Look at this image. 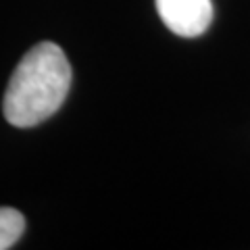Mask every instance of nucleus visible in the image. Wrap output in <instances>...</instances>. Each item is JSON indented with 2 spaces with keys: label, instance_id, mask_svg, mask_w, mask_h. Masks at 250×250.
<instances>
[{
  "label": "nucleus",
  "instance_id": "nucleus-1",
  "mask_svg": "<svg viewBox=\"0 0 250 250\" xmlns=\"http://www.w3.org/2000/svg\"><path fill=\"white\" fill-rule=\"evenodd\" d=\"M71 88V65L61 46L40 42L19 61L6 85L2 113L15 127H34L65 103Z\"/></svg>",
  "mask_w": 250,
  "mask_h": 250
},
{
  "label": "nucleus",
  "instance_id": "nucleus-2",
  "mask_svg": "<svg viewBox=\"0 0 250 250\" xmlns=\"http://www.w3.org/2000/svg\"><path fill=\"white\" fill-rule=\"evenodd\" d=\"M163 23L182 38H198L213 21L210 0H156Z\"/></svg>",
  "mask_w": 250,
  "mask_h": 250
},
{
  "label": "nucleus",
  "instance_id": "nucleus-3",
  "mask_svg": "<svg viewBox=\"0 0 250 250\" xmlns=\"http://www.w3.org/2000/svg\"><path fill=\"white\" fill-rule=\"evenodd\" d=\"M23 231H25V217L15 208L0 207V250L13 248Z\"/></svg>",
  "mask_w": 250,
  "mask_h": 250
}]
</instances>
